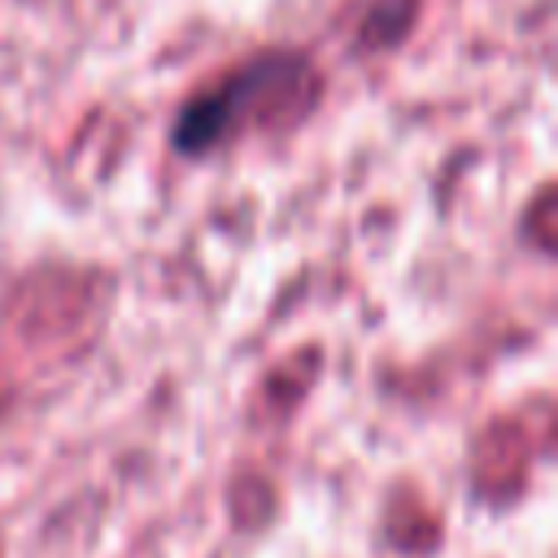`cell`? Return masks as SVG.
I'll return each instance as SVG.
<instances>
[{"mask_svg":"<svg viewBox=\"0 0 558 558\" xmlns=\"http://www.w3.org/2000/svg\"><path fill=\"white\" fill-rule=\"evenodd\" d=\"M288 61H292V57H266V61L248 65L244 74H235L227 87H218V92H209V96H196V100L183 109L179 126H174V148H179V153H205V148H214V144L240 122V113H248L253 96H257Z\"/></svg>","mask_w":558,"mask_h":558,"instance_id":"1","label":"cell"}]
</instances>
